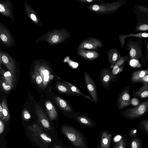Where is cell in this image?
<instances>
[{
	"label": "cell",
	"instance_id": "obj_28",
	"mask_svg": "<svg viewBox=\"0 0 148 148\" xmlns=\"http://www.w3.org/2000/svg\"><path fill=\"white\" fill-rule=\"evenodd\" d=\"M148 74V69L140 70L134 72L132 75L131 80L134 82Z\"/></svg>",
	"mask_w": 148,
	"mask_h": 148
},
{
	"label": "cell",
	"instance_id": "obj_6",
	"mask_svg": "<svg viewBox=\"0 0 148 148\" xmlns=\"http://www.w3.org/2000/svg\"><path fill=\"white\" fill-rule=\"evenodd\" d=\"M148 110V101H146L136 107L121 111V114L127 119H133L143 115Z\"/></svg>",
	"mask_w": 148,
	"mask_h": 148
},
{
	"label": "cell",
	"instance_id": "obj_22",
	"mask_svg": "<svg viewBox=\"0 0 148 148\" xmlns=\"http://www.w3.org/2000/svg\"><path fill=\"white\" fill-rule=\"evenodd\" d=\"M56 87L58 90L62 94L71 95L74 96H80L73 92L68 85L64 82H58L56 84Z\"/></svg>",
	"mask_w": 148,
	"mask_h": 148
},
{
	"label": "cell",
	"instance_id": "obj_1",
	"mask_svg": "<svg viewBox=\"0 0 148 148\" xmlns=\"http://www.w3.org/2000/svg\"><path fill=\"white\" fill-rule=\"evenodd\" d=\"M71 36L70 32L64 28L53 29L41 35L36 41L37 44L40 42H46L49 46L63 44Z\"/></svg>",
	"mask_w": 148,
	"mask_h": 148
},
{
	"label": "cell",
	"instance_id": "obj_38",
	"mask_svg": "<svg viewBox=\"0 0 148 148\" xmlns=\"http://www.w3.org/2000/svg\"><path fill=\"white\" fill-rule=\"evenodd\" d=\"M134 82H142L144 84L148 83V74L143 77L135 81Z\"/></svg>",
	"mask_w": 148,
	"mask_h": 148
},
{
	"label": "cell",
	"instance_id": "obj_3",
	"mask_svg": "<svg viewBox=\"0 0 148 148\" xmlns=\"http://www.w3.org/2000/svg\"><path fill=\"white\" fill-rule=\"evenodd\" d=\"M143 42L142 40L136 41L132 39L127 40L125 49L129 51V58L130 60H141L143 63L145 62L142 52Z\"/></svg>",
	"mask_w": 148,
	"mask_h": 148
},
{
	"label": "cell",
	"instance_id": "obj_41",
	"mask_svg": "<svg viewBox=\"0 0 148 148\" xmlns=\"http://www.w3.org/2000/svg\"><path fill=\"white\" fill-rule=\"evenodd\" d=\"M139 103V100L136 98H133L131 100V104L133 106L138 105Z\"/></svg>",
	"mask_w": 148,
	"mask_h": 148
},
{
	"label": "cell",
	"instance_id": "obj_35",
	"mask_svg": "<svg viewBox=\"0 0 148 148\" xmlns=\"http://www.w3.org/2000/svg\"><path fill=\"white\" fill-rule=\"evenodd\" d=\"M0 82L1 87L5 91H9L12 88L11 86L6 84L5 80L2 79H1Z\"/></svg>",
	"mask_w": 148,
	"mask_h": 148
},
{
	"label": "cell",
	"instance_id": "obj_31",
	"mask_svg": "<svg viewBox=\"0 0 148 148\" xmlns=\"http://www.w3.org/2000/svg\"><path fill=\"white\" fill-rule=\"evenodd\" d=\"M134 31L136 32L148 31V22H137Z\"/></svg>",
	"mask_w": 148,
	"mask_h": 148
},
{
	"label": "cell",
	"instance_id": "obj_44",
	"mask_svg": "<svg viewBox=\"0 0 148 148\" xmlns=\"http://www.w3.org/2000/svg\"><path fill=\"white\" fill-rule=\"evenodd\" d=\"M3 109L1 103H0V118L1 119L3 120Z\"/></svg>",
	"mask_w": 148,
	"mask_h": 148
},
{
	"label": "cell",
	"instance_id": "obj_17",
	"mask_svg": "<svg viewBox=\"0 0 148 148\" xmlns=\"http://www.w3.org/2000/svg\"><path fill=\"white\" fill-rule=\"evenodd\" d=\"M24 4L26 13L30 20L37 26H42V22L34 10L26 1L24 2Z\"/></svg>",
	"mask_w": 148,
	"mask_h": 148
},
{
	"label": "cell",
	"instance_id": "obj_13",
	"mask_svg": "<svg viewBox=\"0 0 148 148\" xmlns=\"http://www.w3.org/2000/svg\"><path fill=\"white\" fill-rule=\"evenodd\" d=\"M0 65L2 63L10 71L15 73L16 69V64L14 59L9 54L0 51Z\"/></svg>",
	"mask_w": 148,
	"mask_h": 148
},
{
	"label": "cell",
	"instance_id": "obj_46",
	"mask_svg": "<svg viewBox=\"0 0 148 148\" xmlns=\"http://www.w3.org/2000/svg\"><path fill=\"white\" fill-rule=\"evenodd\" d=\"M54 77V76L53 75H50L49 76V79L50 80H51Z\"/></svg>",
	"mask_w": 148,
	"mask_h": 148
},
{
	"label": "cell",
	"instance_id": "obj_36",
	"mask_svg": "<svg viewBox=\"0 0 148 148\" xmlns=\"http://www.w3.org/2000/svg\"><path fill=\"white\" fill-rule=\"evenodd\" d=\"M126 143L123 139L116 143L114 148H126Z\"/></svg>",
	"mask_w": 148,
	"mask_h": 148
},
{
	"label": "cell",
	"instance_id": "obj_2",
	"mask_svg": "<svg viewBox=\"0 0 148 148\" xmlns=\"http://www.w3.org/2000/svg\"><path fill=\"white\" fill-rule=\"evenodd\" d=\"M127 0H119L112 3H104L91 4L86 8L97 14L103 15L114 13L121 6L125 5Z\"/></svg>",
	"mask_w": 148,
	"mask_h": 148
},
{
	"label": "cell",
	"instance_id": "obj_14",
	"mask_svg": "<svg viewBox=\"0 0 148 148\" xmlns=\"http://www.w3.org/2000/svg\"><path fill=\"white\" fill-rule=\"evenodd\" d=\"M131 104L129 89L126 88L119 93L117 99V105L119 110L122 109Z\"/></svg>",
	"mask_w": 148,
	"mask_h": 148
},
{
	"label": "cell",
	"instance_id": "obj_34",
	"mask_svg": "<svg viewBox=\"0 0 148 148\" xmlns=\"http://www.w3.org/2000/svg\"><path fill=\"white\" fill-rule=\"evenodd\" d=\"M139 128L148 134V120L145 119L141 120L139 124Z\"/></svg>",
	"mask_w": 148,
	"mask_h": 148
},
{
	"label": "cell",
	"instance_id": "obj_47",
	"mask_svg": "<svg viewBox=\"0 0 148 148\" xmlns=\"http://www.w3.org/2000/svg\"><path fill=\"white\" fill-rule=\"evenodd\" d=\"M145 60L146 59H147L148 60V54L147 56V57H146V58H145Z\"/></svg>",
	"mask_w": 148,
	"mask_h": 148
},
{
	"label": "cell",
	"instance_id": "obj_8",
	"mask_svg": "<svg viewBox=\"0 0 148 148\" xmlns=\"http://www.w3.org/2000/svg\"><path fill=\"white\" fill-rule=\"evenodd\" d=\"M31 135L43 143H49L51 142V138L47 135L36 124L27 126Z\"/></svg>",
	"mask_w": 148,
	"mask_h": 148
},
{
	"label": "cell",
	"instance_id": "obj_18",
	"mask_svg": "<svg viewBox=\"0 0 148 148\" xmlns=\"http://www.w3.org/2000/svg\"><path fill=\"white\" fill-rule=\"evenodd\" d=\"M77 52L79 56L88 61L94 60L100 56V53L95 50L79 49H77Z\"/></svg>",
	"mask_w": 148,
	"mask_h": 148
},
{
	"label": "cell",
	"instance_id": "obj_10",
	"mask_svg": "<svg viewBox=\"0 0 148 148\" xmlns=\"http://www.w3.org/2000/svg\"><path fill=\"white\" fill-rule=\"evenodd\" d=\"M84 80L86 89L91 97L96 104L98 103L97 87L93 80L86 71H84Z\"/></svg>",
	"mask_w": 148,
	"mask_h": 148
},
{
	"label": "cell",
	"instance_id": "obj_24",
	"mask_svg": "<svg viewBox=\"0 0 148 148\" xmlns=\"http://www.w3.org/2000/svg\"><path fill=\"white\" fill-rule=\"evenodd\" d=\"M120 45L122 48H123L125 45V39L126 38L131 37H135L141 38H148V33H138L136 34L131 33L130 34L126 35H119Z\"/></svg>",
	"mask_w": 148,
	"mask_h": 148
},
{
	"label": "cell",
	"instance_id": "obj_9",
	"mask_svg": "<svg viewBox=\"0 0 148 148\" xmlns=\"http://www.w3.org/2000/svg\"><path fill=\"white\" fill-rule=\"evenodd\" d=\"M0 38L3 45L8 48H11L16 45L14 39L8 28L0 22Z\"/></svg>",
	"mask_w": 148,
	"mask_h": 148
},
{
	"label": "cell",
	"instance_id": "obj_37",
	"mask_svg": "<svg viewBox=\"0 0 148 148\" xmlns=\"http://www.w3.org/2000/svg\"><path fill=\"white\" fill-rule=\"evenodd\" d=\"M138 130V129H133L130 130L129 133V136L131 139L138 136L137 134Z\"/></svg>",
	"mask_w": 148,
	"mask_h": 148
},
{
	"label": "cell",
	"instance_id": "obj_33",
	"mask_svg": "<svg viewBox=\"0 0 148 148\" xmlns=\"http://www.w3.org/2000/svg\"><path fill=\"white\" fill-rule=\"evenodd\" d=\"M31 77L33 81L39 86L42 87V77L34 71L32 73Z\"/></svg>",
	"mask_w": 148,
	"mask_h": 148
},
{
	"label": "cell",
	"instance_id": "obj_29",
	"mask_svg": "<svg viewBox=\"0 0 148 148\" xmlns=\"http://www.w3.org/2000/svg\"><path fill=\"white\" fill-rule=\"evenodd\" d=\"M136 96L140 97L141 98L148 97V83L144 84V85L134 94Z\"/></svg>",
	"mask_w": 148,
	"mask_h": 148
},
{
	"label": "cell",
	"instance_id": "obj_26",
	"mask_svg": "<svg viewBox=\"0 0 148 148\" xmlns=\"http://www.w3.org/2000/svg\"><path fill=\"white\" fill-rule=\"evenodd\" d=\"M46 108L51 120L56 119L58 116L57 112L52 103L49 101H47L45 103Z\"/></svg>",
	"mask_w": 148,
	"mask_h": 148
},
{
	"label": "cell",
	"instance_id": "obj_45",
	"mask_svg": "<svg viewBox=\"0 0 148 148\" xmlns=\"http://www.w3.org/2000/svg\"><path fill=\"white\" fill-rule=\"evenodd\" d=\"M54 148H62V147L61 146L57 145H55Z\"/></svg>",
	"mask_w": 148,
	"mask_h": 148
},
{
	"label": "cell",
	"instance_id": "obj_20",
	"mask_svg": "<svg viewBox=\"0 0 148 148\" xmlns=\"http://www.w3.org/2000/svg\"><path fill=\"white\" fill-rule=\"evenodd\" d=\"M106 54L108 62L112 69L121 57V53L116 48L109 49Z\"/></svg>",
	"mask_w": 148,
	"mask_h": 148
},
{
	"label": "cell",
	"instance_id": "obj_23",
	"mask_svg": "<svg viewBox=\"0 0 148 148\" xmlns=\"http://www.w3.org/2000/svg\"><path fill=\"white\" fill-rule=\"evenodd\" d=\"M36 113L42 126L46 129H50L49 121L43 110L40 108H37L36 110Z\"/></svg>",
	"mask_w": 148,
	"mask_h": 148
},
{
	"label": "cell",
	"instance_id": "obj_39",
	"mask_svg": "<svg viewBox=\"0 0 148 148\" xmlns=\"http://www.w3.org/2000/svg\"><path fill=\"white\" fill-rule=\"evenodd\" d=\"M22 116L23 119L26 120L29 119L31 118L30 114L26 110H25L23 112Z\"/></svg>",
	"mask_w": 148,
	"mask_h": 148
},
{
	"label": "cell",
	"instance_id": "obj_12",
	"mask_svg": "<svg viewBox=\"0 0 148 148\" xmlns=\"http://www.w3.org/2000/svg\"><path fill=\"white\" fill-rule=\"evenodd\" d=\"M14 9L12 2L9 0H0V13L2 15L9 18L12 22L15 20L13 13Z\"/></svg>",
	"mask_w": 148,
	"mask_h": 148
},
{
	"label": "cell",
	"instance_id": "obj_11",
	"mask_svg": "<svg viewBox=\"0 0 148 148\" xmlns=\"http://www.w3.org/2000/svg\"><path fill=\"white\" fill-rule=\"evenodd\" d=\"M99 78L101 85L107 90L109 89L111 82H115L117 79V77L114 76L112 73L110 67L101 69Z\"/></svg>",
	"mask_w": 148,
	"mask_h": 148
},
{
	"label": "cell",
	"instance_id": "obj_15",
	"mask_svg": "<svg viewBox=\"0 0 148 148\" xmlns=\"http://www.w3.org/2000/svg\"><path fill=\"white\" fill-rule=\"evenodd\" d=\"M134 13L138 22H148V7L143 5H134Z\"/></svg>",
	"mask_w": 148,
	"mask_h": 148
},
{
	"label": "cell",
	"instance_id": "obj_32",
	"mask_svg": "<svg viewBox=\"0 0 148 148\" xmlns=\"http://www.w3.org/2000/svg\"><path fill=\"white\" fill-rule=\"evenodd\" d=\"M131 141V148H142V141L138 136L132 139Z\"/></svg>",
	"mask_w": 148,
	"mask_h": 148
},
{
	"label": "cell",
	"instance_id": "obj_43",
	"mask_svg": "<svg viewBox=\"0 0 148 148\" xmlns=\"http://www.w3.org/2000/svg\"><path fill=\"white\" fill-rule=\"evenodd\" d=\"M4 128V125L1 119L0 120V134L3 132Z\"/></svg>",
	"mask_w": 148,
	"mask_h": 148
},
{
	"label": "cell",
	"instance_id": "obj_19",
	"mask_svg": "<svg viewBox=\"0 0 148 148\" xmlns=\"http://www.w3.org/2000/svg\"><path fill=\"white\" fill-rule=\"evenodd\" d=\"M71 118L74 119L79 123L88 126H93L95 123L86 114L79 112H75Z\"/></svg>",
	"mask_w": 148,
	"mask_h": 148
},
{
	"label": "cell",
	"instance_id": "obj_27",
	"mask_svg": "<svg viewBox=\"0 0 148 148\" xmlns=\"http://www.w3.org/2000/svg\"><path fill=\"white\" fill-rule=\"evenodd\" d=\"M111 136V134L106 132H102L100 145L101 148H110Z\"/></svg>",
	"mask_w": 148,
	"mask_h": 148
},
{
	"label": "cell",
	"instance_id": "obj_25",
	"mask_svg": "<svg viewBox=\"0 0 148 148\" xmlns=\"http://www.w3.org/2000/svg\"><path fill=\"white\" fill-rule=\"evenodd\" d=\"M0 73L2 75V79L5 80L6 84L12 87L14 80V74L9 71H5L3 69H1V66Z\"/></svg>",
	"mask_w": 148,
	"mask_h": 148
},
{
	"label": "cell",
	"instance_id": "obj_7",
	"mask_svg": "<svg viewBox=\"0 0 148 148\" xmlns=\"http://www.w3.org/2000/svg\"><path fill=\"white\" fill-rule=\"evenodd\" d=\"M103 46V42L99 39L90 37L85 38L81 41L77 49H87L98 50Z\"/></svg>",
	"mask_w": 148,
	"mask_h": 148
},
{
	"label": "cell",
	"instance_id": "obj_48",
	"mask_svg": "<svg viewBox=\"0 0 148 148\" xmlns=\"http://www.w3.org/2000/svg\"><path fill=\"white\" fill-rule=\"evenodd\" d=\"M98 148H100L99 146H98Z\"/></svg>",
	"mask_w": 148,
	"mask_h": 148
},
{
	"label": "cell",
	"instance_id": "obj_21",
	"mask_svg": "<svg viewBox=\"0 0 148 148\" xmlns=\"http://www.w3.org/2000/svg\"><path fill=\"white\" fill-rule=\"evenodd\" d=\"M129 58V54L126 56L121 57L114 64L111 69L112 73L114 76L117 77V75L123 71V65L128 60Z\"/></svg>",
	"mask_w": 148,
	"mask_h": 148
},
{
	"label": "cell",
	"instance_id": "obj_40",
	"mask_svg": "<svg viewBox=\"0 0 148 148\" xmlns=\"http://www.w3.org/2000/svg\"><path fill=\"white\" fill-rule=\"evenodd\" d=\"M79 1L80 3H95L97 2L100 1L99 0H76Z\"/></svg>",
	"mask_w": 148,
	"mask_h": 148
},
{
	"label": "cell",
	"instance_id": "obj_42",
	"mask_svg": "<svg viewBox=\"0 0 148 148\" xmlns=\"http://www.w3.org/2000/svg\"><path fill=\"white\" fill-rule=\"evenodd\" d=\"M144 41L145 45V59L148 54V39L145 40H144Z\"/></svg>",
	"mask_w": 148,
	"mask_h": 148
},
{
	"label": "cell",
	"instance_id": "obj_5",
	"mask_svg": "<svg viewBox=\"0 0 148 148\" xmlns=\"http://www.w3.org/2000/svg\"><path fill=\"white\" fill-rule=\"evenodd\" d=\"M43 61L38 60L34 63L33 71L42 77V87L44 88L50 82L49 76L51 70L49 65Z\"/></svg>",
	"mask_w": 148,
	"mask_h": 148
},
{
	"label": "cell",
	"instance_id": "obj_16",
	"mask_svg": "<svg viewBox=\"0 0 148 148\" xmlns=\"http://www.w3.org/2000/svg\"><path fill=\"white\" fill-rule=\"evenodd\" d=\"M55 101L60 108L64 112L68 114L71 118L75 112L69 103L64 99L57 96L55 97Z\"/></svg>",
	"mask_w": 148,
	"mask_h": 148
},
{
	"label": "cell",
	"instance_id": "obj_4",
	"mask_svg": "<svg viewBox=\"0 0 148 148\" xmlns=\"http://www.w3.org/2000/svg\"><path fill=\"white\" fill-rule=\"evenodd\" d=\"M61 130L64 134L75 146L81 148H86L84 138L81 134L73 127L63 125Z\"/></svg>",
	"mask_w": 148,
	"mask_h": 148
},
{
	"label": "cell",
	"instance_id": "obj_30",
	"mask_svg": "<svg viewBox=\"0 0 148 148\" xmlns=\"http://www.w3.org/2000/svg\"><path fill=\"white\" fill-rule=\"evenodd\" d=\"M1 103L4 116L3 120L7 122L10 119V115L5 99H3Z\"/></svg>",
	"mask_w": 148,
	"mask_h": 148
}]
</instances>
